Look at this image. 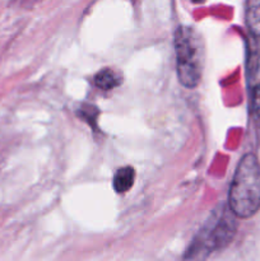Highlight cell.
I'll use <instances>...</instances> for the list:
<instances>
[{"label":"cell","mask_w":260,"mask_h":261,"mask_svg":"<svg viewBox=\"0 0 260 261\" xmlns=\"http://www.w3.org/2000/svg\"><path fill=\"white\" fill-rule=\"evenodd\" d=\"M135 181V170L130 166L119 168L114 176V189L117 194H125L133 188Z\"/></svg>","instance_id":"6"},{"label":"cell","mask_w":260,"mask_h":261,"mask_svg":"<svg viewBox=\"0 0 260 261\" xmlns=\"http://www.w3.org/2000/svg\"><path fill=\"white\" fill-rule=\"evenodd\" d=\"M232 214L226 208H222V213L211 217V223L204 227L193 242L186 252V259L203 261L211 252L227 246L236 232V221Z\"/></svg>","instance_id":"3"},{"label":"cell","mask_w":260,"mask_h":261,"mask_svg":"<svg viewBox=\"0 0 260 261\" xmlns=\"http://www.w3.org/2000/svg\"><path fill=\"white\" fill-rule=\"evenodd\" d=\"M228 205L233 216L250 218L260 209V163L254 153L240 160L231 181Z\"/></svg>","instance_id":"1"},{"label":"cell","mask_w":260,"mask_h":261,"mask_svg":"<svg viewBox=\"0 0 260 261\" xmlns=\"http://www.w3.org/2000/svg\"><path fill=\"white\" fill-rule=\"evenodd\" d=\"M245 19L249 32L255 38H260V0H250L246 3Z\"/></svg>","instance_id":"5"},{"label":"cell","mask_w":260,"mask_h":261,"mask_svg":"<svg viewBox=\"0 0 260 261\" xmlns=\"http://www.w3.org/2000/svg\"><path fill=\"white\" fill-rule=\"evenodd\" d=\"M251 114L254 117L260 119V83L256 84L251 93Z\"/></svg>","instance_id":"7"},{"label":"cell","mask_w":260,"mask_h":261,"mask_svg":"<svg viewBox=\"0 0 260 261\" xmlns=\"http://www.w3.org/2000/svg\"><path fill=\"white\" fill-rule=\"evenodd\" d=\"M79 115H81L83 119H86L87 121H88V124L89 122L93 124V122H96L97 115H98V110H97L94 106H92V105H84V106L79 110Z\"/></svg>","instance_id":"8"},{"label":"cell","mask_w":260,"mask_h":261,"mask_svg":"<svg viewBox=\"0 0 260 261\" xmlns=\"http://www.w3.org/2000/svg\"><path fill=\"white\" fill-rule=\"evenodd\" d=\"M175 51L178 82L185 88H195L201 81L205 61V50L200 35L193 27H177L175 32Z\"/></svg>","instance_id":"2"},{"label":"cell","mask_w":260,"mask_h":261,"mask_svg":"<svg viewBox=\"0 0 260 261\" xmlns=\"http://www.w3.org/2000/svg\"><path fill=\"white\" fill-rule=\"evenodd\" d=\"M122 83V75L112 68H103L94 75V84L102 91H111Z\"/></svg>","instance_id":"4"}]
</instances>
